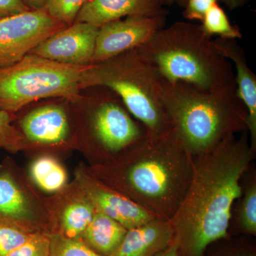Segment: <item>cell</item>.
<instances>
[{
	"instance_id": "cell-1",
	"label": "cell",
	"mask_w": 256,
	"mask_h": 256,
	"mask_svg": "<svg viewBox=\"0 0 256 256\" xmlns=\"http://www.w3.org/2000/svg\"><path fill=\"white\" fill-rule=\"evenodd\" d=\"M238 134L193 156L188 191L170 220L181 256H205L210 244L228 235L234 203L242 196V178L256 156L248 131Z\"/></svg>"
},
{
	"instance_id": "cell-2",
	"label": "cell",
	"mask_w": 256,
	"mask_h": 256,
	"mask_svg": "<svg viewBox=\"0 0 256 256\" xmlns=\"http://www.w3.org/2000/svg\"><path fill=\"white\" fill-rule=\"evenodd\" d=\"M86 169L156 218L171 220L191 181L193 156L172 128L146 134L116 159Z\"/></svg>"
},
{
	"instance_id": "cell-3",
	"label": "cell",
	"mask_w": 256,
	"mask_h": 256,
	"mask_svg": "<svg viewBox=\"0 0 256 256\" xmlns=\"http://www.w3.org/2000/svg\"><path fill=\"white\" fill-rule=\"evenodd\" d=\"M136 50L166 82L208 92H237L233 65L201 25L178 22L164 26Z\"/></svg>"
},
{
	"instance_id": "cell-4",
	"label": "cell",
	"mask_w": 256,
	"mask_h": 256,
	"mask_svg": "<svg viewBox=\"0 0 256 256\" xmlns=\"http://www.w3.org/2000/svg\"><path fill=\"white\" fill-rule=\"evenodd\" d=\"M160 97L175 133L192 156L247 131V112L237 92H213L164 78Z\"/></svg>"
},
{
	"instance_id": "cell-5",
	"label": "cell",
	"mask_w": 256,
	"mask_h": 256,
	"mask_svg": "<svg viewBox=\"0 0 256 256\" xmlns=\"http://www.w3.org/2000/svg\"><path fill=\"white\" fill-rule=\"evenodd\" d=\"M162 79L158 70L133 50L92 64L82 80V88L102 86L112 90L130 114L146 128V134L156 136L172 129L160 100Z\"/></svg>"
},
{
	"instance_id": "cell-6",
	"label": "cell",
	"mask_w": 256,
	"mask_h": 256,
	"mask_svg": "<svg viewBox=\"0 0 256 256\" xmlns=\"http://www.w3.org/2000/svg\"><path fill=\"white\" fill-rule=\"evenodd\" d=\"M92 65H68L28 54L0 69V110L14 114L24 106L48 98L78 100L82 80Z\"/></svg>"
},
{
	"instance_id": "cell-7",
	"label": "cell",
	"mask_w": 256,
	"mask_h": 256,
	"mask_svg": "<svg viewBox=\"0 0 256 256\" xmlns=\"http://www.w3.org/2000/svg\"><path fill=\"white\" fill-rule=\"evenodd\" d=\"M96 102L90 116L92 164L116 159L146 134V128L112 90L107 88Z\"/></svg>"
},
{
	"instance_id": "cell-8",
	"label": "cell",
	"mask_w": 256,
	"mask_h": 256,
	"mask_svg": "<svg viewBox=\"0 0 256 256\" xmlns=\"http://www.w3.org/2000/svg\"><path fill=\"white\" fill-rule=\"evenodd\" d=\"M0 217L36 230L50 226L47 200H43L12 161L0 164Z\"/></svg>"
},
{
	"instance_id": "cell-9",
	"label": "cell",
	"mask_w": 256,
	"mask_h": 256,
	"mask_svg": "<svg viewBox=\"0 0 256 256\" xmlns=\"http://www.w3.org/2000/svg\"><path fill=\"white\" fill-rule=\"evenodd\" d=\"M66 26L44 9L0 20V69L18 63L38 44Z\"/></svg>"
},
{
	"instance_id": "cell-10",
	"label": "cell",
	"mask_w": 256,
	"mask_h": 256,
	"mask_svg": "<svg viewBox=\"0 0 256 256\" xmlns=\"http://www.w3.org/2000/svg\"><path fill=\"white\" fill-rule=\"evenodd\" d=\"M166 16H130L99 28L92 64L136 50L165 26Z\"/></svg>"
},
{
	"instance_id": "cell-11",
	"label": "cell",
	"mask_w": 256,
	"mask_h": 256,
	"mask_svg": "<svg viewBox=\"0 0 256 256\" xmlns=\"http://www.w3.org/2000/svg\"><path fill=\"white\" fill-rule=\"evenodd\" d=\"M74 182L96 210L117 220L128 230L156 218L120 192L98 180L84 165L76 170Z\"/></svg>"
},
{
	"instance_id": "cell-12",
	"label": "cell",
	"mask_w": 256,
	"mask_h": 256,
	"mask_svg": "<svg viewBox=\"0 0 256 256\" xmlns=\"http://www.w3.org/2000/svg\"><path fill=\"white\" fill-rule=\"evenodd\" d=\"M98 30L95 25L75 22L38 44L30 54L60 64L90 65Z\"/></svg>"
},
{
	"instance_id": "cell-13",
	"label": "cell",
	"mask_w": 256,
	"mask_h": 256,
	"mask_svg": "<svg viewBox=\"0 0 256 256\" xmlns=\"http://www.w3.org/2000/svg\"><path fill=\"white\" fill-rule=\"evenodd\" d=\"M50 226L58 227L60 234L70 238H80L92 222L96 208L75 182L47 200Z\"/></svg>"
},
{
	"instance_id": "cell-14",
	"label": "cell",
	"mask_w": 256,
	"mask_h": 256,
	"mask_svg": "<svg viewBox=\"0 0 256 256\" xmlns=\"http://www.w3.org/2000/svg\"><path fill=\"white\" fill-rule=\"evenodd\" d=\"M24 137L30 144L44 146H58L70 138L68 116L62 106L46 105L28 112L20 122Z\"/></svg>"
},
{
	"instance_id": "cell-15",
	"label": "cell",
	"mask_w": 256,
	"mask_h": 256,
	"mask_svg": "<svg viewBox=\"0 0 256 256\" xmlns=\"http://www.w3.org/2000/svg\"><path fill=\"white\" fill-rule=\"evenodd\" d=\"M213 44L236 69L237 94L247 112V131L250 146L256 150V76L248 65L244 48L236 40L217 38Z\"/></svg>"
},
{
	"instance_id": "cell-16",
	"label": "cell",
	"mask_w": 256,
	"mask_h": 256,
	"mask_svg": "<svg viewBox=\"0 0 256 256\" xmlns=\"http://www.w3.org/2000/svg\"><path fill=\"white\" fill-rule=\"evenodd\" d=\"M162 0H88L75 22L95 25L130 16H166Z\"/></svg>"
},
{
	"instance_id": "cell-17",
	"label": "cell",
	"mask_w": 256,
	"mask_h": 256,
	"mask_svg": "<svg viewBox=\"0 0 256 256\" xmlns=\"http://www.w3.org/2000/svg\"><path fill=\"white\" fill-rule=\"evenodd\" d=\"M174 239L170 220L154 218L128 230L124 240L110 256H156Z\"/></svg>"
},
{
	"instance_id": "cell-18",
	"label": "cell",
	"mask_w": 256,
	"mask_h": 256,
	"mask_svg": "<svg viewBox=\"0 0 256 256\" xmlns=\"http://www.w3.org/2000/svg\"><path fill=\"white\" fill-rule=\"evenodd\" d=\"M127 232L128 229L117 220L96 210L80 239L100 256H110L118 248Z\"/></svg>"
},
{
	"instance_id": "cell-19",
	"label": "cell",
	"mask_w": 256,
	"mask_h": 256,
	"mask_svg": "<svg viewBox=\"0 0 256 256\" xmlns=\"http://www.w3.org/2000/svg\"><path fill=\"white\" fill-rule=\"evenodd\" d=\"M28 172L30 181L46 193L55 194L68 185L65 168L52 156H42L34 160Z\"/></svg>"
},
{
	"instance_id": "cell-20",
	"label": "cell",
	"mask_w": 256,
	"mask_h": 256,
	"mask_svg": "<svg viewBox=\"0 0 256 256\" xmlns=\"http://www.w3.org/2000/svg\"><path fill=\"white\" fill-rule=\"evenodd\" d=\"M242 192L237 212V222L244 232L256 234V174L252 165L244 174Z\"/></svg>"
},
{
	"instance_id": "cell-21",
	"label": "cell",
	"mask_w": 256,
	"mask_h": 256,
	"mask_svg": "<svg viewBox=\"0 0 256 256\" xmlns=\"http://www.w3.org/2000/svg\"><path fill=\"white\" fill-rule=\"evenodd\" d=\"M202 22V30L212 38L218 36V38L236 40L242 37L240 28L230 24L225 11L217 3L207 11Z\"/></svg>"
},
{
	"instance_id": "cell-22",
	"label": "cell",
	"mask_w": 256,
	"mask_h": 256,
	"mask_svg": "<svg viewBox=\"0 0 256 256\" xmlns=\"http://www.w3.org/2000/svg\"><path fill=\"white\" fill-rule=\"evenodd\" d=\"M35 232L22 224L0 217V256L8 255L18 248Z\"/></svg>"
},
{
	"instance_id": "cell-23",
	"label": "cell",
	"mask_w": 256,
	"mask_h": 256,
	"mask_svg": "<svg viewBox=\"0 0 256 256\" xmlns=\"http://www.w3.org/2000/svg\"><path fill=\"white\" fill-rule=\"evenodd\" d=\"M14 114L0 110V150L15 154L28 148L22 133L12 124Z\"/></svg>"
},
{
	"instance_id": "cell-24",
	"label": "cell",
	"mask_w": 256,
	"mask_h": 256,
	"mask_svg": "<svg viewBox=\"0 0 256 256\" xmlns=\"http://www.w3.org/2000/svg\"><path fill=\"white\" fill-rule=\"evenodd\" d=\"M50 256H102L80 238H70L60 234H50Z\"/></svg>"
},
{
	"instance_id": "cell-25",
	"label": "cell",
	"mask_w": 256,
	"mask_h": 256,
	"mask_svg": "<svg viewBox=\"0 0 256 256\" xmlns=\"http://www.w3.org/2000/svg\"><path fill=\"white\" fill-rule=\"evenodd\" d=\"M88 0H47L44 10L52 18L70 26Z\"/></svg>"
},
{
	"instance_id": "cell-26",
	"label": "cell",
	"mask_w": 256,
	"mask_h": 256,
	"mask_svg": "<svg viewBox=\"0 0 256 256\" xmlns=\"http://www.w3.org/2000/svg\"><path fill=\"white\" fill-rule=\"evenodd\" d=\"M50 234L36 232L24 244L5 256H50Z\"/></svg>"
},
{
	"instance_id": "cell-27",
	"label": "cell",
	"mask_w": 256,
	"mask_h": 256,
	"mask_svg": "<svg viewBox=\"0 0 256 256\" xmlns=\"http://www.w3.org/2000/svg\"><path fill=\"white\" fill-rule=\"evenodd\" d=\"M218 0H186L184 18L188 20L202 21L208 10L216 4Z\"/></svg>"
},
{
	"instance_id": "cell-28",
	"label": "cell",
	"mask_w": 256,
	"mask_h": 256,
	"mask_svg": "<svg viewBox=\"0 0 256 256\" xmlns=\"http://www.w3.org/2000/svg\"><path fill=\"white\" fill-rule=\"evenodd\" d=\"M23 0H0V20L30 11Z\"/></svg>"
},
{
	"instance_id": "cell-29",
	"label": "cell",
	"mask_w": 256,
	"mask_h": 256,
	"mask_svg": "<svg viewBox=\"0 0 256 256\" xmlns=\"http://www.w3.org/2000/svg\"><path fill=\"white\" fill-rule=\"evenodd\" d=\"M24 3L31 10L44 9L47 0H23Z\"/></svg>"
},
{
	"instance_id": "cell-30",
	"label": "cell",
	"mask_w": 256,
	"mask_h": 256,
	"mask_svg": "<svg viewBox=\"0 0 256 256\" xmlns=\"http://www.w3.org/2000/svg\"><path fill=\"white\" fill-rule=\"evenodd\" d=\"M156 256H181L180 252H178V244L175 242L174 239V242L169 247L166 248L164 250L160 252L159 255Z\"/></svg>"
},
{
	"instance_id": "cell-31",
	"label": "cell",
	"mask_w": 256,
	"mask_h": 256,
	"mask_svg": "<svg viewBox=\"0 0 256 256\" xmlns=\"http://www.w3.org/2000/svg\"><path fill=\"white\" fill-rule=\"evenodd\" d=\"M229 10L238 9L244 6L249 0H222Z\"/></svg>"
},
{
	"instance_id": "cell-32",
	"label": "cell",
	"mask_w": 256,
	"mask_h": 256,
	"mask_svg": "<svg viewBox=\"0 0 256 256\" xmlns=\"http://www.w3.org/2000/svg\"><path fill=\"white\" fill-rule=\"evenodd\" d=\"M174 2L176 3L178 6H182V8H184L186 0H174Z\"/></svg>"
},
{
	"instance_id": "cell-33",
	"label": "cell",
	"mask_w": 256,
	"mask_h": 256,
	"mask_svg": "<svg viewBox=\"0 0 256 256\" xmlns=\"http://www.w3.org/2000/svg\"><path fill=\"white\" fill-rule=\"evenodd\" d=\"M164 6H172L174 4V0H162Z\"/></svg>"
},
{
	"instance_id": "cell-34",
	"label": "cell",
	"mask_w": 256,
	"mask_h": 256,
	"mask_svg": "<svg viewBox=\"0 0 256 256\" xmlns=\"http://www.w3.org/2000/svg\"><path fill=\"white\" fill-rule=\"evenodd\" d=\"M234 256H250V254H236V255H234Z\"/></svg>"
}]
</instances>
